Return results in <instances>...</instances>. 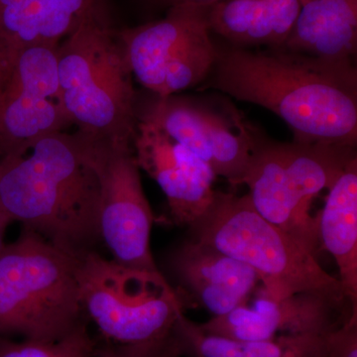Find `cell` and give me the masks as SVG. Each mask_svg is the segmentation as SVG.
I'll return each instance as SVG.
<instances>
[{
	"label": "cell",
	"instance_id": "obj_10",
	"mask_svg": "<svg viewBox=\"0 0 357 357\" xmlns=\"http://www.w3.org/2000/svg\"><path fill=\"white\" fill-rule=\"evenodd\" d=\"M23 49L0 89V161L24 156L33 145L72 126L60 100L58 49Z\"/></svg>",
	"mask_w": 357,
	"mask_h": 357
},
{
	"label": "cell",
	"instance_id": "obj_1",
	"mask_svg": "<svg viewBox=\"0 0 357 357\" xmlns=\"http://www.w3.org/2000/svg\"><path fill=\"white\" fill-rule=\"evenodd\" d=\"M211 88L276 114L295 141L354 148L357 73L292 52L234 49L218 55Z\"/></svg>",
	"mask_w": 357,
	"mask_h": 357
},
{
	"label": "cell",
	"instance_id": "obj_3",
	"mask_svg": "<svg viewBox=\"0 0 357 357\" xmlns=\"http://www.w3.org/2000/svg\"><path fill=\"white\" fill-rule=\"evenodd\" d=\"M60 100L77 132L133 143L138 122L132 73L114 25L89 21L58 49Z\"/></svg>",
	"mask_w": 357,
	"mask_h": 357
},
{
	"label": "cell",
	"instance_id": "obj_15",
	"mask_svg": "<svg viewBox=\"0 0 357 357\" xmlns=\"http://www.w3.org/2000/svg\"><path fill=\"white\" fill-rule=\"evenodd\" d=\"M357 0H304L282 49L335 64H354Z\"/></svg>",
	"mask_w": 357,
	"mask_h": 357
},
{
	"label": "cell",
	"instance_id": "obj_9",
	"mask_svg": "<svg viewBox=\"0 0 357 357\" xmlns=\"http://www.w3.org/2000/svg\"><path fill=\"white\" fill-rule=\"evenodd\" d=\"M84 158L98 178L102 241L126 266L161 272L150 249L154 218L141 183L133 143L77 132Z\"/></svg>",
	"mask_w": 357,
	"mask_h": 357
},
{
	"label": "cell",
	"instance_id": "obj_14",
	"mask_svg": "<svg viewBox=\"0 0 357 357\" xmlns=\"http://www.w3.org/2000/svg\"><path fill=\"white\" fill-rule=\"evenodd\" d=\"M171 266L185 290L213 317L246 304L261 286L245 263L192 239L174 252Z\"/></svg>",
	"mask_w": 357,
	"mask_h": 357
},
{
	"label": "cell",
	"instance_id": "obj_17",
	"mask_svg": "<svg viewBox=\"0 0 357 357\" xmlns=\"http://www.w3.org/2000/svg\"><path fill=\"white\" fill-rule=\"evenodd\" d=\"M325 206L319 213V246L335 258L342 290L357 309V159L328 190Z\"/></svg>",
	"mask_w": 357,
	"mask_h": 357
},
{
	"label": "cell",
	"instance_id": "obj_6",
	"mask_svg": "<svg viewBox=\"0 0 357 357\" xmlns=\"http://www.w3.org/2000/svg\"><path fill=\"white\" fill-rule=\"evenodd\" d=\"M356 158L354 148L292 143H258L243 185L255 210L312 255L319 246L314 199L328 190Z\"/></svg>",
	"mask_w": 357,
	"mask_h": 357
},
{
	"label": "cell",
	"instance_id": "obj_24",
	"mask_svg": "<svg viewBox=\"0 0 357 357\" xmlns=\"http://www.w3.org/2000/svg\"><path fill=\"white\" fill-rule=\"evenodd\" d=\"M11 222H11L10 218L7 217L6 213L0 210V255H1L4 246L6 245L4 243V236H6L7 227Z\"/></svg>",
	"mask_w": 357,
	"mask_h": 357
},
{
	"label": "cell",
	"instance_id": "obj_23",
	"mask_svg": "<svg viewBox=\"0 0 357 357\" xmlns=\"http://www.w3.org/2000/svg\"><path fill=\"white\" fill-rule=\"evenodd\" d=\"M13 63L14 59L0 45V89L6 84Z\"/></svg>",
	"mask_w": 357,
	"mask_h": 357
},
{
	"label": "cell",
	"instance_id": "obj_2",
	"mask_svg": "<svg viewBox=\"0 0 357 357\" xmlns=\"http://www.w3.org/2000/svg\"><path fill=\"white\" fill-rule=\"evenodd\" d=\"M0 210L74 257L96 250L100 189L79 134H50L24 156L0 161Z\"/></svg>",
	"mask_w": 357,
	"mask_h": 357
},
{
	"label": "cell",
	"instance_id": "obj_11",
	"mask_svg": "<svg viewBox=\"0 0 357 357\" xmlns=\"http://www.w3.org/2000/svg\"><path fill=\"white\" fill-rule=\"evenodd\" d=\"M357 309L344 296L321 292L295 294L274 299L261 286L243 306L213 317L202 330L237 340H265L280 335H326Z\"/></svg>",
	"mask_w": 357,
	"mask_h": 357
},
{
	"label": "cell",
	"instance_id": "obj_4",
	"mask_svg": "<svg viewBox=\"0 0 357 357\" xmlns=\"http://www.w3.org/2000/svg\"><path fill=\"white\" fill-rule=\"evenodd\" d=\"M76 257L23 229L0 255V337L62 340L84 323Z\"/></svg>",
	"mask_w": 357,
	"mask_h": 357
},
{
	"label": "cell",
	"instance_id": "obj_13",
	"mask_svg": "<svg viewBox=\"0 0 357 357\" xmlns=\"http://www.w3.org/2000/svg\"><path fill=\"white\" fill-rule=\"evenodd\" d=\"M89 21L114 25L112 0H0V45L14 58L36 44H60Z\"/></svg>",
	"mask_w": 357,
	"mask_h": 357
},
{
	"label": "cell",
	"instance_id": "obj_18",
	"mask_svg": "<svg viewBox=\"0 0 357 357\" xmlns=\"http://www.w3.org/2000/svg\"><path fill=\"white\" fill-rule=\"evenodd\" d=\"M174 333L185 357H326L328 333L237 340L204 332L184 314L176 321Z\"/></svg>",
	"mask_w": 357,
	"mask_h": 357
},
{
	"label": "cell",
	"instance_id": "obj_12",
	"mask_svg": "<svg viewBox=\"0 0 357 357\" xmlns=\"http://www.w3.org/2000/svg\"><path fill=\"white\" fill-rule=\"evenodd\" d=\"M133 150L136 162L165 194L173 222L191 227L208 210L217 177L211 167L161 129L138 119Z\"/></svg>",
	"mask_w": 357,
	"mask_h": 357
},
{
	"label": "cell",
	"instance_id": "obj_21",
	"mask_svg": "<svg viewBox=\"0 0 357 357\" xmlns=\"http://www.w3.org/2000/svg\"><path fill=\"white\" fill-rule=\"evenodd\" d=\"M326 357H357V312L326 337Z\"/></svg>",
	"mask_w": 357,
	"mask_h": 357
},
{
	"label": "cell",
	"instance_id": "obj_7",
	"mask_svg": "<svg viewBox=\"0 0 357 357\" xmlns=\"http://www.w3.org/2000/svg\"><path fill=\"white\" fill-rule=\"evenodd\" d=\"M76 277L84 314L107 342L159 340L184 314V300L161 272L126 266L91 250L76 257Z\"/></svg>",
	"mask_w": 357,
	"mask_h": 357
},
{
	"label": "cell",
	"instance_id": "obj_20",
	"mask_svg": "<svg viewBox=\"0 0 357 357\" xmlns=\"http://www.w3.org/2000/svg\"><path fill=\"white\" fill-rule=\"evenodd\" d=\"M95 357H185L174 328L166 337L136 344L107 342L98 347Z\"/></svg>",
	"mask_w": 357,
	"mask_h": 357
},
{
	"label": "cell",
	"instance_id": "obj_16",
	"mask_svg": "<svg viewBox=\"0 0 357 357\" xmlns=\"http://www.w3.org/2000/svg\"><path fill=\"white\" fill-rule=\"evenodd\" d=\"M304 0H222L208 10L211 31L241 45H268L280 49Z\"/></svg>",
	"mask_w": 357,
	"mask_h": 357
},
{
	"label": "cell",
	"instance_id": "obj_8",
	"mask_svg": "<svg viewBox=\"0 0 357 357\" xmlns=\"http://www.w3.org/2000/svg\"><path fill=\"white\" fill-rule=\"evenodd\" d=\"M208 7H170L163 20L116 29L132 76L158 98L174 96L203 82L215 67Z\"/></svg>",
	"mask_w": 357,
	"mask_h": 357
},
{
	"label": "cell",
	"instance_id": "obj_5",
	"mask_svg": "<svg viewBox=\"0 0 357 357\" xmlns=\"http://www.w3.org/2000/svg\"><path fill=\"white\" fill-rule=\"evenodd\" d=\"M190 229L192 241L252 268L264 292L274 299L304 292L347 297L338 279L302 244L263 218L248 195L215 191L208 210Z\"/></svg>",
	"mask_w": 357,
	"mask_h": 357
},
{
	"label": "cell",
	"instance_id": "obj_22",
	"mask_svg": "<svg viewBox=\"0 0 357 357\" xmlns=\"http://www.w3.org/2000/svg\"><path fill=\"white\" fill-rule=\"evenodd\" d=\"M147 1L151 2L154 6H166L170 8V7L181 6V4L211 7L222 0H147Z\"/></svg>",
	"mask_w": 357,
	"mask_h": 357
},
{
	"label": "cell",
	"instance_id": "obj_19",
	"mask_svg": "<svg viewBox=\"0 0 357 357\" xmlns=\"http://www.w3.org/2000/svg\"><path fill=\"white\" fill-rule=\"evenodd\" d=\"M96 344L86 324L57 342H13L0 337V357H95Z\"/></svg>",
	"mask_w": 357,
	"mask_h": 357
}]
</instances>
